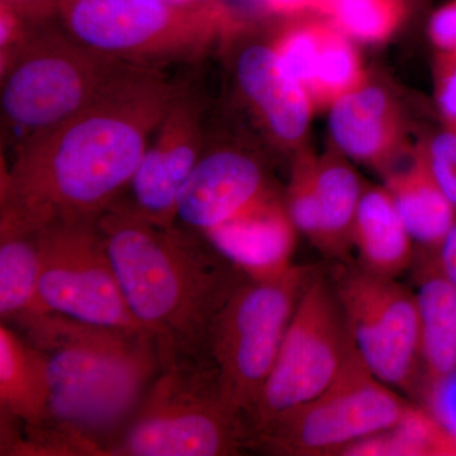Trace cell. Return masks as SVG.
Returning a JSON list of instances; mask_svg holds the SVG:
<instances>
[{"mask_svg": "<svg viewBox=\"0 0 456 456\" xmlns=\"http://www.w3.org/2000/svg\"><path fill=\"white\" fill-rule=\"evenodd\" d=\"M180 82L131 65L79 113L2 159L0 217L29 228L97 221L127 191Z\"/></svg>", "mask_w": 456, "mask_h": 456, "instance_id": "1", "label": "cell"}, {"mask_svg": "<svg viewBox=\"0 0 456 456\" xmlns=\"http://www.w3.org/2000/svg\"><path fill=\"white\" fill-rule=\"evenodd\" d=\"M98 227L128 307L155 338L159 360L212 362L209 336L245 275L200 233L146 220L121 203Z\"/></svg>", "mask_w": 456, "mask_h": 456, "instance_id": "2", "label": "cell"}, {"mask_svg": "<svg viewBox=\"0 0 456 456\" xmlns=\"http://www.w3.org/2000/svg\"><path fill=\"white\" fill-rule=\"evenodd\" d=\"M8 325L44 354L49 367V419L38 428L70 456H106L159 373L154 336L53 312Z\"/></svg>", "mask_w": 456, "mask_h": 456, "instance_id": "3", "label": "cell"}, {"mask_svg": "<svg viewBox=\"0 0 456 456\" xmlns=\"http://www.w3.org/2000/svg\"><path fill=\"white\" fill-rule=\"evenodd\" d=\"M56 20L102 55L140 68H198L228 32L248 22L228 0L188 8L167 0H61Z\"/></svg>", "mask_w": 456, "mask_h": 456, "instance_id": "4", "label": "cell"}, {"mask_svg": "<svg viewBox=\"0 0 456 456\" xmlns=\"http://www.w3.org/2000/svg\"><path fill=\"white\" fill-rule=\"evenodd\" d=\"M130 66L84 46L56 18L36 26L0 73L2 159L79 113Z\"/></svg>", "mask_w": 456, "mask_h": 456, "instance_id": "5", "label": "cell"}, {"mask_svg": "<svg viewBox=\"0 0 456 456\" xmlns=\"http://www.w3.org/2000/svg\"><path fill=\"white\" fill-rule=\"evenodd\" d=\"M253 450L245 415L227 403L212 362L169 358L106 456H232Z\"/></svg>", "mask_w": 456, "mask_h": 456, "instance_id": "6", "label": "cell"}, {"mask_svg": "<svg viewBox=\"0 0 456 456\" xmlns=\"http://www.w3.org/2000/svg\"><path fill=\"white\" fill-rule=\"evenodd\" d=\"M310 269L294 266L274 281L244 278L222 305L209 336V358L222 395L248 419L268 380Z\"/></svg>", "mask_w": 456, "mask_h": 456, "instance_id": "7", "label": "cell"}, {"mask_svg": "<svg viewBox=\"0 0 456 456\" xmlns=\"http://www.w3.org/2000/svg\"><path fill=\"white\" fill-rule=\"evenodd\" d=\"M411 403L378 379L353 346L316 398L253 434V450L272 455H341L359 441L395 428Z\"/></svg>", "mask_w": 456, "mask_h": 456, "instance_id": "8", "label": "cell"}, {"mask_svg": "<svg viewBox=\"0 0 456 456\" xmlns=\"http://www.w3.org/2000/svg\"><path fill=\"white\" fill-rule=\"evenodd\" d=\"M36 239L40 278L35 314L53 312L92 325L150 334L126 302L98 220L47 222L36 228Z\"/></svg>", "mask_w": 456, "mask_h": 456, "instance_id": "9", "label": "cell"}, {"mask_svg": "<svg viewBox=\"0 0 456 456\" xmlns=\"http://www.w3.org/2000/svg\"><path fill=\"white\" fill-rule=\"evenodd\" d=\"M353 346L334 288L322 277L311 275L290 318L272 373L248 416L253 434L325 391Z\"/></svg>", "mask_w": 456, "mask_h": 456, "instance_id": "10", "label": "cell"}, {"mask_svg": "<svg viewBox=\"0 0 456 456\" xmlns=\"http://www.w3.org/2000/svg\"><path fill=\"white\" fill-rule=\"evenodd\" d=\"M334 290L365 365L392 388L411 392L422 365L417 294L362 266L342 274Z\"/></svg>", "mask_w": 456, "mask_h": 456, "instance_id": "11", "label": "cell"}, {"mask_svg": "<svg viewBox=\"0 0 456 456\" xmlns=\"http://www.w3.org/2000/svg\"><path fill=\"white\" fill-rule=\"evenodd\" d=\"M208 97L196 77L180 82L127 191L117 203L146 220L174 224L176 202L200 161L209 128Z\"/></svg>", "mask_w": 456, "mask_h": 456, "instance_id": "12", "label": "cell"}, {"mask_svg": "<svg viewBox=\"0 0 456 456\" xmlns=\"http://www.w3.org/2000/svg\"><path fill=\"white\" fill-rule=\"evenodd\" d=\"M250 22L228 32L217 51L230 59L236 94L266 139L298 151L314 107L305 88L281 65L274 41L248 38Z\"/></svg>", "mask_w": 456, "mask_h": 456, "instance_id": "13", "label": "cell"}, {"mask_svg": "<svg viewBox=\"0 0 456 456\" xmlns=\"http://www.w3.org/2000/svg\"><path fill=\"white\" fill-rule=\"evenodd\" d=\"M273 189L259 156L222 140L209 121L206 146L180 191L174 224L203 235Z\"/></svg>", "mask_w": 456, "mask_h": 456, "instance_id": "14", "label": "cell"}, {"mask_svg": "<svg viewBox=\"0 0 456 456\" xmlns=\"http://www.w3.org/2000/svg\"><path fill=\"white\" fill-rule=\"evenodd\" d=\"M297 230L275 189L203 236L246 278L274 281L294 268Z\"/></svg>", "mask_w": 456, "mask_h": 456, "instance_id": "15", "label": "cell"}, {"mask_svg": "<svg viewBox=\"0 0 456 456\" xmlns=\"http://www.w3.org/2000/svg\"><path fill=\"white\" fill-rule=\"evenodd\" d=\"M329 127L338 151L382 171H393L404 146V126L397 103L373 84L354 90L330 107Z\"/></svg>", "mask_w": 456, "mask_h": 456, "instance_id": "16", "label": "cell"}, {"mask_svg": "<svg viewBox=\"0 0 456 456\" xmlns=\"http://www.w3.org/2000/svg\"><path fill=\"white\" fill-rule=\"evenodd\" d=\"M386 184L413 241L436 254L456 224V208L445 196L419 145L407 167L387 174Z\"/></svg>", "mask_w": 456, "mask_h": 456, "instance_id": "17", "label": "cell"}, {"mask_svg": "<svg viewBox=\"0 0 456 456\" xmlns=\"http://www.w3.org/2000/svg\"><path fill=\"white\" fill-rule=\"evenodd\" d=\"M419 270L421 362L430 395L456 374V284L441 270L436 254Z\"/></svg>", "mask_w": 456, "mask_h": 456, "instance_id": "18", "label": "cell"}, {"mask_svg": "<svg viewBox=\"0 0 456 456\" xmlns=\"http://www.w3.org/2000/svg\"><path fill=\"white\" fill-rule=\"evenodd\" d=\"M413 242L388 189H364L351 236L362 268L397 278L412 264Z\"/></svg>", "mask_w": 456, "mask_h": 456, "instance_id": "19", "label": "cell"}, {"mask_svg": "<svg viewBox=\"0 0 456 456\" xmlns=\"http://www.w3.org/2000/svg\"><path fill=\"white\" fill-rule=\"evenodd\" d=\"M51 386L46 358L17 330L0 325V411L23 425L49 419Z\"/></svg>", "mask_w": 456, "mask_h": 456, "instance_id": "20", "label": "cell"}, {"mask_svg": "<svg viewBox=\"0 0 456 456\" xmlns=\"http://www.w3.org/2000/svg\"><path fill=\"white\" fill-rule=\"evenodd\" d=\"M40 254L36 228L0 218V318L9 323L37 311Z\"/></svg>", "mask_w": 456, "mask_h": 456, "instance_id": "21", "label": "cell"}, {"mask_svg": "<svg viewBox=\"0 0 456 456\" xmlns=\"http://www.w3.org/2000/svg\"><path fill=\"white\" fill-rule=\"evenodd\" d=\"M317 191L322 221L320 250L342 256L353 248L354 221L364 188L351 165L329 151L317 158Z\"/></svg>", "mask_w": 456, "mask_h": 456, "instance_id": "22", "label": "cell"}, {"mask_svg": "<svg viewBox=\"0 0 456 456\" xmlns=\"http://www.w3.org/2000/svg\"><path fill=\"white\" fill-rule=\"evenodd\" d=\"M347 456H456V435L432 411L411 404L395 428L345 449Z\"/></svg>", "mask_w": 456, "mask_h": 456, "instance_id": "23", "label": "cell"}, {"mask_svg": "<svg viewBox=\"0 0 456 456\" xmlns=\"http://www.w3.org/2000/svg\"><path fill=\"white\" fill-rule=\"evenodd\" d=\"M365 83L367 75L351 38L325 20L307 86L314 110L331 107Z\"/></svg>", "mask_w": 456, "mask_h": 456, "instance_id": "24", "label": "cell"}, {"mask_svg": "<svg viewBox=\"0 0 456 456\" xmlns=\"http://www.w3.org/2000/svg\"><path fill=\"white\" fill-rule=\"evenodd\" d=\"M312 12L351 40L382 44L401 26L406 0H318Z\"/></svg>", "mask_w": 456, "mask_h": 456, "instance_id": "25", "label": "cell"}, {"mask_svg": "<svg viewBox=\"0 0 456 456\" xmlns=\"http://www.w3.org/2000/svg\"><path fill=\"white\" fill-rule=\"evenodd\" d=\"M284 200L298 232L321 248L322 221L317 191V158L308 150L297 151Z\"/></svg>", "mask_w": 456, "mask_h": 456, "instance_id": "26", "label": "cell"}, {"mask_svg": "<svg viewBox=\"0 0 456 456\" xmlns=\"http://www.w3.org/2000/svg\"><path fill=\"white\" fill-rule=\"evenodd\" d=\"M421 146L435 179L456 208V134L443 128Z\"/></svg>", "mask_w": 456, "mask_h": 456, "instance_id": "27", "label": "cell"}, {"mask_svg": "<svg viewBox=\"0 0 456 456\" xmlns=\"http://www.w3.org/2000/svg\"><path fill=\"white\" fill-rule=\"evenodd\" d=\"M434 86L435 103L443 127L456 134V51H437Z\"/></svg>", "mask_w": 456, "mask_h": 456, "instance_id": "28", "label": "cell"}, {"mask_svg": "<svg viewBox=\"0 0 456 456\" xmlns=\"http://www.w3.org/2000/svg\"><path fill=\"white\" fill-rule=\"evenodd\" d=\"M37 25L0 3V73L14 61Z\"/></svg>", "mask_w": 456, "mask_h": 456, "instance_id": "29", "label": "cell"}, {"mask_svg": "<svg viewBox=\"0 0 456 456\" xmlns=\"http://www.w3.org/2000/svg\"><path fill=\"white\" fill-rule=\"evenodd\" d=\"M428 32L436 51H456V0H450L431 14Z\"/></svg>", "mask_w": 456, "mask_h": 456, "instance_id": "30", "label": "cell"}, {"mask_svg": "<svg viewBox=\"0 0 456 456\" xmlns=\"http://www.w3.org/2000/svg\"><path fill=\"white\" fill-rule=\"evenodd\" d=\"M61 0H0L28 22L42 23L56 16Z\"/></svg>", "mask_w": 456, "mask_h": 456, "instance_id": "31", "label": "cell"}, {"mask_svg": "<svg viewBox=\"0 0 456 456\" xmlns=\"http://www.w3.org/2000/svg\"><path fill=\"white\" fill-rule=\"evenodd\" d=\"M431 398L436 403L435 415L456 435V374L432 393Z\"/></svg>", "mask_w": 456, "mask_h": 456, "instance_id": "32", "label": "cell"}, {"mask_svg": "<svg viewBox=\"0 0 456 456\" xmlns=\"http://www.w3.org/2000/svg\"><path fill=\"white\" fill-rule=\"evenodd\" d=\"M253 2L270 16L292 17L314 11L318 0H253Z\"/></svg>", "mask_w": 456, "mask_h": 456, "instance_id": "33", "label": "cell"}, {"mask_svg": "<svg viewBox=\"0 0 456 456\" xmlns=\"http://www.w3.org/2000/svg\"><path fill=\"white\" fill-rule=\"evenodd\" d=\"M441 270L456 284V224L436 253Z\"/></svg>", "mask_w": 456, "mask_h": 456, "instance_id": "34", "label": "cell"}, {"mask_svg": "<svg viewBox=\"0 0 456 456\" xmlns=\"http://www.w3.org/2000/svg\"><path fill=\"white\" fill-rule=\"evenodd\" d=\"M167 2L180 5V7L200 8L220 4L224 0H167Z\"/></svg>", "mask_w": 456, "mask_h": 456, "instance_id": "35", "label": "cell"}]
</instances>
